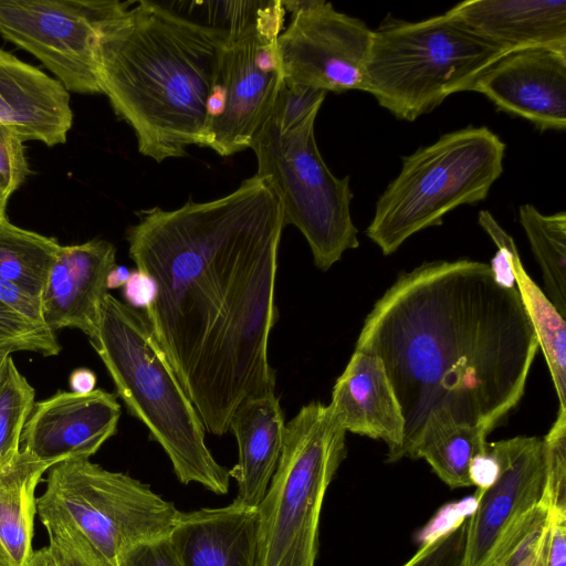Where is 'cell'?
Instances as JSON below:
<instances>
[{
	"instance_id": "52a82bcc",
	"label": "cell",
	"mask_w": 566,
	"mask_h": 566,
	"mask_svg": "<svg viewBox=\"0 0 566 566\" xmlns=\"http://www.w3.org/2000/svg\"><path fill=\"white\" fill-rule=\"evenodd\" d=\"M346 457V430L328 405L286 423L281 457L258 510V566H315L326 491Z\"/></svg>"
},
{
	"instance_id": "e0dca14e",
	"label": "cell",
	"mask_w": 566,
	"mask_h": 566,
	"mask_svg": "<svg viewBox=\"0 0 566 566\" xmlns=\"http://www.w3.org/2000/svg\"><path fill=\"white\" fill-rule=\"evenodd\" d=\"M328 406L346 432L382 440L388 461L401 459L405 419L380 358L355 349Z\"/></svg>"
},
{
	"instance_id": "ba28073f",
	"label": "cell",
	"mask_w": 566,
	"mask_h": 566,
	"mask_svg": "<svg viewBox=\"0 0 566 566\" xmlns=\"http://www.w3.org/2000/svg\"><path fill=\"white\" fill-rule=\"evenodd\" d=\"M318 111L285 128L270 116L250 148L256 156V175L271 184L281 200L284 227L292 224L302 232L315 265L327 271L359 241L350 214L349 177L331 171L315 140Z\"/></svg>"
},
{
	"instance_id": "ffe728a7",
	"label": "cell",
	"mask_w": 566,
	"mask_h": 566,
	"mask_svg": "<svg viewBox=\"0 0 566 566\" xmlns=\"http://www.w3.org/2000/svg\"><path fill=\"white\" fill-rule=\"evenodd\" d=\"M449 11L507 52H566L565 0H467Z\"/></svg>"
},
{
	"instance_id": "6da1fadb",
	"label": "cell",
	"mask_w": 566,
	"mask_h": 566,
	"mask_svg": "<svg viewBox=\"0 0 566 566\" xmlns=\"http://www.w3.org/2000/svg\"><path fill=\"white\" fill-rule=\"evenodd\" d=\"M136 216L128 254L157 284L143 313L206 430L223 436L244 399L275 391L281 200L255 174L221 198Z\"/></svg>"
},
{
	"instance_id": "9c48e42d",
	"label": "cell",
	"mask_w": 566,
	"mask_h": 566,
	"mask_svg": "<svg viewBox=\"0 0 566 566\" xmlns=\"http://www.w3.org/2000/svg\"><path fill=\"white\" fill-rule=\"evenodd\" d=\"M36 507L62 513L112 565L129 548L169 535L180 513L148 484L90 459L52 465Z\"/></svg>"
},
{
	"instance_id": "d4e9b609",
	"label": "cell",
	"mask_w": 566,
	"mask_h": 566,
	"mask_svg": "<svg viewBox=\"0 0 566 566\" xmlns=\"http://www.w3.org/2000/svg\"><path fill=\"white\" fill-rule=\"evenodd\" d=\"M516 287L544 353L557 394L566 409V318L526 273L520 255L513 260Z\"/></svg>"
},
{
	"instance_id": "7a4b0ae2",
	"label": "cell",
	"mask_w": 566,
	"mask_h": 566,
	"mask_svg": "<svg viewBox=\"0 0 566 566\" xmlns=\"http://www.w3.org/2000/svg\"><path fill=\"white\" fill-rule=\"evenodd\" d=\"M355 349L384 363L405 419V458L436 411L490 433L521 400L538 342L517 287L459 259L400 273Z\"/></svg>"
},
{
	"instance_id": "4dcf8cb0",
	"label": "cell",
	"mask_w": 566,
	"mask_h": 566,
	"mask_svg": "<svg viewBox=\"0 0 566 566\" xmlns=\"http://www.w3.org/2000/svg\"><path fill=\"white\" fill-rule=\"evenodd\" d=\"M467 516L427 539L402 566H462Z\"/></svg>"
},
{
	"instance_id": "d590c367",
	"label": "cell",
	"mask_w": 566,
	"mask_h": 566,
	"mask_svg": "<svg viewBox=\"0 0 566 566\" xmlns=\"http://www.w3.org/2000/svg\"><path fill=\"white\" fill-rule=\"evenodd\" d=\"M123 295L126 304L130 307L144 312L156 300L157 284L147 273L135 269L123 286Z\"/></svg>"
},
{
	"instance_id": "ac0fdd59",
	"label": "cell",
	"mask_w": 566,
	"mask_h": 566,
	"mask_svg": "<svg viewBox=\"0 0 566 566\" xmlns=\"http://www.w3.org/2000/svg\"><path fill=\"white\" fill-rule=\"evenodd\" d=\"M0 123L23 142L64 144L73 125L70 93L56 78L0 49Z\"/></svg>"
},
{
	"instance_id": "2e32d148",
	"label": "cell",
	"mask_w": 566,
	"mask_h": 566,
	"mask_svg": "<svg viewBox=\"0 0 566 566\" xmlns=\"http://www.w3.org/2000/svg\"><path fill=\"white\" fill-rule=\"evenodd\" d=\"M116 265V249L106 240L61 245L41 295L44 325L55 333L82 331L88 339L97 332L106 281Z\"/></svg>"
},
{
	"instance_id": "d6986e66",
	"label": "cell",
	"mask_w": 566,
	"mask_h": 566,
	"mask_svg": "<svg viewBox=\"0 0 566 566\" xmlns=\"http://www.w3.org/2000/svg\"><path fill=\"white\" fill-rule=\"evenodd\" d=\"M168 538L180 566H258V510L232 502L180 512Z\"/></svg>"
},
{
	"instance_id": "f35d334b",
	"label": "cell",
	"mask_w": 566,
	"mask_h": 566,
	"mask_svg": "<svg viewBox=\"0 0 566 566\" xmlns=\"http://www.w3.org/2000/svg\"><path fill=\"white\" fill-rule=\"evenodd\" d=\"M27 566H59L49 546L41 547L33 552V555Z\"/></svg>"
},
{
	"instance_id": "74e56055",
	"label": "cell",
	"mask_w": 566,
	"mask_h": 566,
	"mask_svg": "<svg viewBox=\"0 0 566 566\" xmlns=\"http://www.w3.org/2000/svg\"><path fill=\"white\" fill-rule=\"evenodd\" d=\"M130 275V271L123 265H115L107 275V290L123 287Z\"/></svg>"
},
{
	"instance_id": "44dd1931",
	"label": "cell",
	"mask_w": 566,
	"mask_h": 566,
	"mask_svg": "<svg viewBox=\"0 0 566 566\" xmlns=\"http://www.w3.org/2000/svg\"><path fill=\"white\" fill-rule=\"evenodd\" d=\"M285 419L274 392L249 397L234 410L229 430L238 443V462L229 470L237 481L234 503L258 507L281 457Z\"/></svg>"
},
{
	"instance_id": "5bb4252c",
	"label": "cell",
	"mask_w": 566,
	"mask_h": 566,
	"mask_svg": "<svg viewBox=\"0 0 566 566\" xmlns=\"http://www.w3.org/2000/svg\"><path fill=\"white\" fill-rule=\"evenodd\" d=\"M120 413L117 396L104 389L88 394L60 390L35 402L20 450L50 465L90 459L116 433Z\"/></svg>"
},
{
	"instance_id": "836d02e7",
	"label": "cell",
	"mask_w": 566,
	"mask_h": 566,
	"mask_svg": "<svg viewBox=\"0 0 566 566\" xmlns=\"http://www.w3.org/2000/svg\"><path fill=\"white\" fill-rule=\"evenodd\" d=\"M542 566H566V512L548 511L542 545Z\"/></svg>"
},
{
	"instance_id": "8d00e7d4",
	"label": "cell",
	"mask_w": 566,
	"mask_h": 566,
	"mask_svg": "<svg viewBox=\"0 0 566 566\" xmlns=\"http://www.w3.org/2000/svg\"><path fill=\"white\" fill-rule=\"evenodd\" d=\"M96 381L95 373L85 367L74 369L69 378L71 391L75 394H88L95 390Z\"/></svg>"
},
{
	"instance_id": "8fae6325",
	"label": "cell",
	"mask_w": 566,
	"mask_h": 566,
	"mask_svg": "<svg viewBox=\"0 0 566 566\" xmlns=\"http://www.w3.org/2000/svg\"><path fill=\"white\" fill-rule=\"evenodd\" d=\"M124 4L116 0H0V34L42 62L69 92L103 94L98 31Z\"/></svg>"
},
{
	"instance_id": "9a60e30c",
	"label": "cell",
	"mask_w": 566,
	"mask_h": 566,
	"mask_svg": "<svg viewBox=\"0 0 566 566\" xmlns=\"http://www.w3.org/2000/svg\"><path fill=\"white\" fill-rule=\"evenodd\" d=\"M471 91L499 111L532 123L539 132L566 128V52L525 49L509 52L489 66Z\"/></svg>"
},
{
	"instance_id": "f1b7e54d",
	"label": "cell",
	"mask_w": 566,
	"mask_h": 566,
	"mask_svg": "<svg viewBox=\"0 0 566 566\" xmlns=\"http://www.w3.org/2000/svg\"><path fill=\"white\" fill-rule=\"evenodd\" d=\"M546 459V482L543 504L548 511L566 512V409L543 438Z\"/></svg>"
},
{
	"instance_id": "83f0119b",
	"label": "cell",
	"mask_w": 566,
	"mask_h": 566,
	"mask_svg": "<svg viewBox=\"0 0 566 566\" xmlns=\"http://www.w3.org/2000/svg\"><path fill=\"white\" fill-rule=\"evenodd\" d=\"M59 566H112L62 513L36 507Z\"/></svg>"
},
{
	"instance_id": "4316f807",
	"label": "cell",
	"mask_w": 566,
	"mask_h": 566,
	"mask_svg": "<svg viewBox=\"0 0 566 566\" xmlns=\"http://www.w3.org/2000/svg\"><path fill=\"white\" fill-rule=\"evenodd\" d=\"M34 398V388L9 356L0 375V469L20 452L21 434Z\"/></svg>"
},
{
	"instance_id": "484cf974",
	"label": "cell",
	"mask_w": 566,
	"mask_h": 566,
	"mask_svg": "<svg viewBox=\"0 0 566 566\" xmlns=\"http://www.w3.org/2000/svg\"><path fill=\"white\" fill-rule=\"evenodd\" d=\"M518 216L542 269L546 296L566 318V212L544 214L532 203H524Z\"/></svg>"
},
{
	"instance_id": "277c9868",
	"label": "cell",
	"mask_w": 566,
	"mask_h": 566,
	"mask_svg": "<svg viewBox=\"0 0 566 566\" xmlns=\"http://www.w3.org/2000/svg\"><path fill=\"white\" fill-rule=\"evenodd\" d=\"M88 340L105 365L116 396L164 449L178 480L227 494L229 471L211 454L205 424L145 314L108 293L97 332Z\"/></svg>"
},
{
	"instance_id": "d6a6232c",
	"label": "cell",
	"mask_w": 566,
	"mask_h": 566,
	"mask_svg": "<svg viewBox=\"0 0 566 566\" xmlns=\"http://www.w3.org/2000/svg\"><path fill=\"white\" fill-rule=\"evenodd\" d=\"M115 566H180L168 536L140 543L126 551Z\"/></svg>"
},
{
	"instance_id": "3957f363",
	"label": "cell",
	"mask_w": 566,
	"mask_h": 566,
	"mask_svg": "<svg viewBox=\"0 0 566 566\" xmlns=\"http://www.w3.org/2000/svg\"><path fill=\"white\" fill-rule=\"evenodd\" d=\"M226 34L149 0L125 1L101 24L102 92L142 155L161 163L191 145L208 147Z\"/></svg>"
},
{
	"instance_id": "7c38bea8",
	"label": "cell",
	"mask_w": 566,
	"mask_h": 566,
	"mask_svg": "<svg viewBox=\"0 0 566 566\" xmlns=\"http://www.w3.org/2000/svg\"><path fill=\"white\" fill-rule=\"evenodd\" d=\"M282 3L291 12L277 38L284 85L326 93L361 91L373 30L324 0Z\"/></svg>"
},
{
	"instance_id": "1f68e13d",
	"label": "cell",
	"mask_w": 566,
	"mask_h": 566,
	"mask_svg": "<svg viewBox=\"0 0 566 566\" xmlns=\"http://www.w3.org/2000/svg\"><path fill=\"white\" fill-rule=\"evenodd\" d=\"M29 174L23 140L9 126L0 123V188L11 197Z\"/></svg>"
},
{
	"instance_id": "5b68a950",
	"label": "cell",
	"mask_w": 566,
	"mask_h": 566,
	"mask_svg": "<svg viewBox=\"0 0 566 566\" xmlns=\"http://www.w3.org/2000/svg\"><path fill=\"white\" fill-rule=\"evenodd\" d=\"M509 53L449 10L417 22L387 18L373 30L363 90L397 119L413 122Z\"/></svg>"
},
{
	"instance_id": "f546056e",
	"label": "cell",
	"mask_w": 566,
	"mask_h": 566,
	"mask_svg": "<svg viewBox=\"0 0 566 566\" xmlns=\"http://www.w3.org/2000/svg\"><path fill=\"white\" fill-rule=\"evenodd\" d=\"M0 347L54 356L61 350L55 333L33 325L0 302Z\"/></svg>"
},
{
	"instance_id": "4fadbf2b",
	"label": "cell",
	"mask_w": 566,
	"mask_h": 566,
	"mask_svg": "<svg viewBox=\"0 0 566 566\" xmlns=\"http://www.w3.org/2000/svg\"><path fill=\"white\" fill-rule=\"evenodd\" d=\"M496 472L478 490L467 516L462 566H488L495 552L541 503L545 492L546 459L542 438L518 436L488 442Z\"/></svg>"
},
{
	"instance_id": "e575fe53",
	"label": "cell",
	"mask_w": 566,
	"mask_h": 566,
	"mask_svg": "<svg viewBox=\"0 0 566 566\" xmlns=\"http://www.w3.org/2000/svg\"><path fill=\"white\" fill-rule=\"evenodd\" d=\"M0 302L33 325L46 327L43 322L41 298L21 286L0 279Z\"/></svg>"
},
{
	"instance_id": "8992f818",
	"label": "cell",
	"mask_w": 566,
	"mask_h": 566,
	"mask_svg": "<svg viewBox=\"0 0 566 566\" xmlns=\"http://www.w3.org/2000/svg\"><path fill=\"white\" fill-rule=\"evenodd\" d=\"M505 148L489 127L468 126L402 157L398 176L376 202L367 237L390 255L457 207L484 200L503 172Z\"/></svg>"
},
{
	"instance_id": "7402d4cb",
	"label": "cell",
	"mask_w": 566,
	"mask_h": 566,
	"mask_svg": "<svg viewBox=\"0 0 566 566\" xmlns=\"http://www.w3.org/2000/svg\"><path fill=\"white\" fill-rule=\"evenodd\" d=\"M52 465L25 451L0 469V566H27L33 555L35 490Z\"/></svg>"
},
{
	"instance_id": "603a6c76",
	"label": "cell",
	"mask_w": 566,
	"mask_h": 566,
	"mask_svg": "<svg viewBox=\"0 0 566 566\" xmlns=\"http://www.w3.org/2000/svg\"><path fill=\"white\" fill-rule=\"evenodd\" d=\"M488 434L480 427L457 422L446 411H436L427 417L407 457L424 459L450 488L473 486L472 462L483 452Z\"/></svg>"
},
{
	"instance_id": "cb8c5ba5",
	"label": "cell",
	"mask_w": 566,
	"mask_h": 566,
	"mask_svg": "<svg viewBox=\"0 0 566 566\" xmlns=\"http://www.w3.org/2000/svg\"><path fill=\"white\" fill-rule=\"evenodd\" d=\"M60 248L55 238L0 220V279L41 298Z\"/></svg>"
},
{
	"instance_id": "ab89813d",
	"label": "cell",
	"mask_w": 566,
	"mask_h": 566,
	"mask_svg": "<svg viewBox=\"0 0 566 566\" xmlns=\"http://www.w3.org/2000/svg\"><path fill=\"white\" fill-rule=\"evenodd\" d=\"M14 352L11 347H0V375L3 370L7 359Z\"/></svg>"
},
{
	"instance_id": "30bf717a",
	"label": "cell",
	"mask_w": 566,
	"mask_h": 566,
	"mask_svg": "<svg viewBox=\"0 0 566 566\" xmlns=\"http://www.w3.org/2000/svg\"><path fill=\"white\" fill-rule=\"evenodd\" d=\"M284 15L281 0L261 1L251 17L224 30L208 143L220 156L250 148L273 112L283 85L277 38Z\"/></svg>"
},
{
	"instance_id": "60d3db41",
	"label": "cell",
	"mask_w": 566,
	"mask_h": 566,
	"mask_svg": "<svg viewBox=\"0 0 566 566\" xmlns=\"http://www.w3.org/2000/svg\"><path fill=\"white\" fill-rule=\"evenodd\" d=\"M10 197L0 188V220L6 219V209Z\"/></svg>"
}]
</instances>
